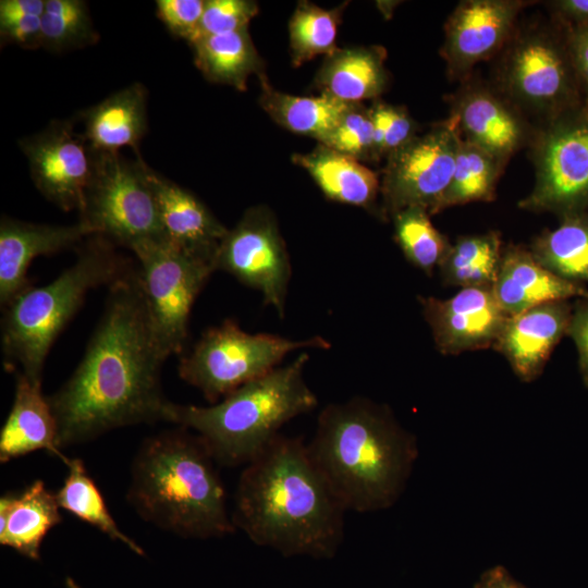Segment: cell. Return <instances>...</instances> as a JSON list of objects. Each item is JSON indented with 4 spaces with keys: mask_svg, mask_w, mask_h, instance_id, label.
I'll list each match as a JSON object with an SVG mask.
<instances>
[{
    "mask_svg": "<svg viewBox=\"0 0 588 588\" xmlns=\"http://www.w3.org/2000/svg\"><path fill=\"white\" fill-rule=\"evenodd\" d=\"M108 287L79 364L48 396L60 450L118 428L168 422L173 402L161 387L166 359L154 339L138 266L133 262Z\"/></svg>",
    "mask_w": 588,
    "mask_h": 588,
    "instance_id": "6da1fadb",
    "label": "cell"
},
{
    "mask_svg": "<svg viewBox=\"0 0 588 588\" xmlns=\"http://www.w3.org/2000/svg\"><path fill=\"white\" fill-rule=\"evenodd\" d=\"M346 512L307 443L280 433L245 465L231 516L259 547L285 558L331 559L344 539Z\"/></svg>",
    "mask_w": 588,
    "mask_h": 588,
    "instance_id": "7a4b0ae2",
    "label": "cell"
},
{
    "mask_svg": "<svg viewBox=\"0 0 588 588\" xmlns=\"http://www.w3.org/2000/svg\"><path fill=\"white\" fill-rule=\"evenodd\" d=\"M307 446L343 507L357 513L394 505L418 457L416 437L390 407L364 396L326 405Z\"/></svg>",
    "mask_w": 588,
    "mask_h": 588,
    "instance_id": "3957f363",
    "label": "cell"
},
{
    "mask_svg": "<svg viewBox=\"0 0 588 588\" xmlns=\"http://www.w3.org/2000/svg\"><path fill=\"white\" fill-rule=\"evenodd\" d=\"M205 440L177 426L147 438L132 466L127 500L139 516L184 538L210 539L236 528Z\"/></svg>",
    "mask_w": 588,
    "mask_h": 588,
    "instance_id": "277c9868",
    "label": "cell"
},
{
    "mask_svg": "<svg viewBox=\"0 0 588 588\" xmlns=\"http://www.w3.org/2000/svg\"><path fill=\"white\" fill-rule=\"evenodd\" d=\"M308 360V353L302 352L208 406L172 403L168 422L200 436L218 464L246 465L285 424L317 407V395L305 378Z\"/></svg>",
    "mask_w": 588,
    "mask_h": 588,
    "instance_id": "5b68a950",
    "label": "cell"
},
{
    "mask_svg": "<svg viewBox=\"0 0 588 588\" xmlns=\"http://www.w3.org/2000/svg\"><path fill=\"white\" fill-rule=\"evenodd\" d=\"M117 247L100 234L88 236L75 248V261L53 281L30 286L2 309L1 347L8 369L41 383L51 346L89 291L110 286L133 264Z\"/></svg>",
    "mask_w": 588,
    "mask_h": 588,
    "instance_id": "8992f818",
    "label": "cell"
},
{
    "mask_svg": "<svg viewBox=\"0 0 588 588\" xmlns=\"http://www.w3.org/2000/svg\"><path fill=\"white\" fill-rule=\"evenodd\" d=\"M329 341L315 335L293 340L271 333H248L232 319L207 329L179 364V376L217 403L240 387L278 368L292 352L328 350Z\"/></svg>",
    "mask_w": 588,
    "mask_h": 588,
    "instance_id": "52a82bcc",
    "label": "cell"
},
{
    "mask_svg": "<svg viewBox=\"0 0 588 588\" xmlns=\"http://www.w3.org/2000/svg\"><path fill=\"white\" fill-rule=\"evenodd\" d=\"M155 342L167 360L185 350L192 307L217 271L213 260L185 252L164 237L134 245Z\"/></svg>",
    "mask_w": 588,
    "mask_h": 588,
    "instance_id": "ba28073f",
    "label": "cell"
},
{
    "mask_svg": "<svg viewBox=\"0 0 588 588\" xmlns=\"http://www.w3.org/2000/svg\"><path fill=\"white\" fill-rule=\"evenodd\" d=\"M79 220L130 250L140 242L164 237L140 156L130 161L119 152L94 151V174Z\"/></svg>",
    "mask_w": 588,
    "mask_h": 588,
    "instance_id": "9c48e42d",
    "label": "cell"
},
{
    "mask_svg": "<svg viewBox=\"0 0 588 588\" xmlns=\"http://www.w3.org/2000/svg\"><path fill=\"white\" fill-rule=\"evenodd\" d=\"M461 139L452 118L389 154L380 182L382 213L392 217L411 207L440 212Z\"/></svg>",
    "mask_w": 588,
    "mask_h": 588,
    "instance_id": "30bf717a",
    "label": "cell"
},
{
    "mask_svg": "<svg viewBox=\"0 0 588 588\" xmlns=\"http://www.w3.org/2000/svg\"><path fill=\"white\" fill-rule=\"evenodd\" d=\"M216 269L258 291L280 318L292 275L290 256L275 216L266 206L248 208L219 244Z\"/></svg>",
    "mask_w": 588,
    "mask_h": 588,
    "instance_id": "8fae6325",
    "label": "cell"
},
{
    "mask_svg": "<svg viewBox=\"0 0 588 588\" xmlns=\"http://www.w3.org/2000/svg\"><path fill=\"white\" fill-rule=\"evenodd\" d=\"M563 216L588 210V114L552 126L537 154L532 192L519 204Z\"/></svg>",
    "mask_w": 588,
    "mask_h": 588,
    "instance_id": "7c38bea8",
    "label": "cell"
},
{
    "mask_svg": "<svg viewBox=\"0 0 588 588\" xmlns=\"http://www.w3.org/2000/svg\"><path fill=\"white\" fill-rule=\"evenodd\" d=\"M38 192L63 211L83 210L94 174V151L70 120H53L20 139Z\"/></svg>",
    "mask_w": 588,
    "mask_h": 588,
    "instance_id": "4fadbf2b",
    "label": "cell"
},
{
    "mask_svg": "<svg viewBox=\"0 0 588 588\" xmlns=\"http://www.w3.org/2000/svg\"><path fill=\"white\" fill-rule=\"evenodd\" d=\"M437 348L444 355L494 346L509 315L492 287H464L449 298H420Z\"/></svg>",
    "mask_w": 588,
    "mask_h": 588,
    "instance_id": "5bb4252c",
    "label": "cell"
},
{
    "mask_svg": "<svg viewBox=\"0 0 588 588\" xmlns=\"http://www.w3.org/2000/svg\"><path fill=\"white\" fill-rule=\"evenodd\" d=\"M505 83L525 103L558 111L571 106L578 82L566 49L546 35H531L518 41L505 66Z\"/></svg>",
    "mask_w": 588,
    "mask_h": 588,
    "instance_id": "9a60e30c",
    "label": "cell"
},
{
    "mask_svg": "<svg viewBox=\"0 0 588 588\" xmlns=\"http://www.w3.org/2000/svg\"><path fill=\"white\" fill-rule=\"evenodd\" d=\"M94 230L83 221L71 225L32 223L3 215L0 220V306L33 286L27 271L38 256L76 248Z\"/></svg>",
    "mask_w": 588,
    "mask_h": 588,
    "instance_id": "2e32d148",
    "label": "cell"
},
{
    "mask_svg": "<svg viewBox=\"0 0 588 588\" xmlns=\"http://www.w3.org/2000/svg\"><path fill=\"white\" fill-rule=\"evenodd\" d=\"M520 2L467 0L445 25L443 54L453 72H463L498 51L509 38Z\"/></svg>",
    "mask_w": 588,
    "mask_h": 588,
    "instance_id": "e0dca14e",
    "label": "cell"
},
{
    "mask_svg": "<svg viewBox=\"0 0 588 588\" xmlns=\"http://www.w3.org/2000/svg\"><path fill=\"white\" fill-rule=\"evenodd\" d=\"M159 220L167 241L194 255L213 260L228 230L192 192L167 179L144 161Z\"/></svg>",
    "mask_w": 588,
    "mask_h": 588,
    "instance_id": "ac0fdd59",
    "label": "cell"
},
{
    "mask_svg": "<svg viewBox=\"0 0 588 588\" xmlns=\"http://www.w3.org/2000/svg\"><path fill=\"white\" fill-rule=\"evenodd\" d=\"M572 306L568 301L543 304L510 316L494 348L524 382L542 372L553 350L566 335Z\"/></svg>",
    "mask_w": 588,
    "mask_h": 588,
    "instance_id": "d6986e66",
    "label": "cell"
},
{
    "mask_svg": "<svg viewBox=\"0 0 588 588\" xmlns=\"http://www.w3.org/2000/svg\"><path fill=\"white\" fill-rule=\"evenodd\" d=\"M492 291L509 316L548 303L588 298L587 287L556 277L530 250L516 246L503 252Z\"/></svg>",
    "mask_w": 588,
    "mask_h": 588,
    "instance_id": "ffe728a7",
    "label": "cell"
},
{
    "mask_svg": "<svg viewBox=\"0 0 588 588\" xmlns=\"http://www.w3.org/2000/svg\"><path fill=\"white\" fill-rule=\"evenodd\" d=\"M38 450H46L63 462L68 458L58 445L56 417L41 383L15 372L13 404L0 431V462Z\"/></svg>",
    "mask_w": 588,
    "mask_h": 588,
    "instance_id": "44dd1931",
    "label": "cell"
},
{
    "mask_svg": "<svg viewBox=\"0 0 588 588\" xmlns=\"http://www.w3.org/2000/svg\"><path fill=\"white\" fill-rule=\"evenodd\" d=\"M85 139L96 152H118L128 146L137 156L147 133V89L133 83L81 113Z\"/></svg>",
    "mask_w": 588,
    "mask_h": 588,
    "instance_id": "7402d4cb",
    "label": "cell"
},
{
    "mask_svg": "<svg viewBox=\"0 0 588 588\" xmlns=\"http://www.w3.org/2000/svg\"><path fill=\"white\" fill-rule=\"evenodd\" d=\"M56 494L35 480L20 494L0 499V543L30 559H40L41 543L62 520Z\"/></svg>",
    "mask_w": 588,
    "mask_h": 588,
    "instance_id": "603a6c76",
    "label": "cell"
},
{
    "mask_svg": "<svg viewBox=\"0 0 588 588\" xmlns=\"http://www.w3.org/2000/svg\"><path fill=\"white\" fill-rule=\"evenodd\" d=\"M327 198L365 209H373L380 194L378 175L359 160L319 144L307 154H295Z\"/></svg>",
    "mask_w": 588,
    "mask_h": 588,
    "instance_id": "cb8c5ba5",
    "label": "cell"
},
{
    "mask_svg": "<svg viewBox=\"0 0 588 588\" xmlns=\"http://www.w3.org/2000/svg\"><path fill=\"white\" fill-rule=\"evenodd\" d=\"M384 58L379 47L338 49L326 57L316 85L322 95L346 103L376 98L387 85Z\"/></svg>",
    "mask_w": 588,
    "mask_h": 588,
    "instance_id": "d4e9b609",
    "label": "cell"
},
{
    "mask_svg": "<svg viewBox=\"0 0 588 588\" xmlns=\"http://www.w3.org/2000/svg\"><path fill=\"white\" fill-rule=\"evenodd\" d=\"M466 142L499 160L522 144L523 127L504 102L487 90H474L460 101L453 117Z\"/></svg>",
    "mask_w": 588,
    "mask_h": 588,
    "instance_id": "484cf974",
    "label": "cell"
},
{
    "mask_svg": "<svg viewBox=\"0 0 588 588\" xmlns=\"http://www.w3.org/2000/svg\"><path fill=\"white\" fill-rule=\"evenodd\" d=\"M189 45L195 65L212 83L244 91L252 74L264 75V63L248 28L203 37Z\"/></svg>",
    "mask_w": 588,
    "mask_h": 588,
    "instance_id": "4316f807",
    "label": "cell"
},
{
    "mask_svg": "<svg viewBox=\"0 0 588 588\" xmlns=\"http://www.w3.org/2000/svg\"><path fill=\"white\" fill-rule=\"evenodd\" d=\"M259 103L282 127L316 138L328 135L355 103H346L327 95L294 96L273 89L265 74L260 76Z\"/></svg>",
    "mask_w": 588,
    "mask_h": 588,
    "instance_id": "83f0119b",
    "label": "cell"
},
{
    "mask_svg": "<svg viewBox=\"0 0 588 588\" xmlns=\"http://www.w3.org/2000/svg\"><path fill=\"white\" fill-rule=\"evenodd\" d=\"M531 254L547 270L571 283L588 285V210L562 217L532 244Z\"/></svg>",
    "mask_w": 588,
    "mask_h": 588,
    "instance_id": "f1b7e54d",
    "label": "cell"
},
{
    "mask_svg": "<svg viewBox=\"0 0 588 588\" xmlns=\"http://www.w3.org/2000/svg\"><path fill=\"white\" fill-rule=\"evenodd\" d=\"M64 463L68 475L56 493L60 509L96 527L112 540L123 543L134 553L145 555L143 548L125 535L115 523L84 462L68 457Z\"/></svg>",
    "mask_w": 588,
    "mask_h": 588,
    "instance_id": "f546056e",
    "label": "cell"
},
{
    "mask_svg": "<svg viewBox=\"0 0 588 588\" xmlns=\"http://www.w3.org/2000/svg\"><path fill=\"white\" fill-rule=\"evenodd\" d=\"M503 252L497 232L462 237L450 245L441 261V277L446 284L461 289L492 287Z\"/></svg>",
    "mask_w": 588,
    "mask_h": 588,
    "instance_id": "4dcf8cb0",
    "label": "cell"
},
{
    "mask_svg": "<svg viewBox=\"0 0 588 588\" xmlns=\"http://www.w3.org/2000/svg\"><path fill=\"white\" fill-rule=\"evenodd\" d=\"M500 161L483 149L461 139L441 211L451 206L492 200L500 173Z\"/></svg>",
    "mask_w": 588,
    "mask_h": 588,
    "instance_id": "1f68e13d",
    "label": "cell"
},
{
    "mask_svg": "<svg viewBox=\"0 0 588 588\" xmlns=\"http://www.w3.org/2000/svg\"><path fill=\"white\" fill-rule=\"evenodd\" d=\"M340 9L326 10L314 3L302 1L295 9L290 24V48L295 66L335 52Z\"/></svg>",
    "mask_w": 588,
    "mask_h": 588,
    "instance_id": "d6a6232c",
    "label": "cell"
},
{
    "mask_svg": "<svg viewBox=\"0 0 588 588\" xmlns=\"http://www.w3.org/2000/svg\"><path fill=\"white\" fill-rule=\"evenodd\" d=\"M41 28L42 48L51 52L81 49L99 40L83 0H46Z\"/></svg>",
    "mask_w": 588,
    "mask_h": 588,
    "instance_id": "836d02e7",
    "label": "cell"
},
{
    "mask_svg": "<svg viewBox=\"0 0 588 588\" xmlns=\"http://www.w3.org/2000/svg\"><path fill=\"white\" fill-rule=\"evenodd\" d=\"M395 240L406 259L427 274L439 268L450 244L434 228L430 215L421 208L411 207L392 217Z\"/></svg>",
    "mask_w": 588,
    "mask_h": 588,
    "instance_id": "e575fe53",
    "label": "cell"
},
{
    "mask_svg": "<svg viewBox=\"0 0 588 588\" xmlns=\"http://www.w3.org/2000/svg\"><path fill=\"white\" fill-rule=\"evenodd\" d=\"M319 144L357 160L376 157L370 109L353 105Z\"/></svg>",
    "mask_w": 588,
    "mask_h": 588,
    "instance_id": "d590c367",
    "label": "cell"
},
{
    "mask_svg": "<svg viewBox=\"0 0 588 588\" xmlns=\"http://www.w3.org/2000/svg\"><path fill=\"white\" fill-rule=\"evenodd\" d=\"M258 13V5L250 0H205L204 12L193 39L233 33L248 28Z\"/></svg>",
    "mask_w": 588,
    "mask_h": 588,
    "instance_id": "8d00e7d4",
    "label": "cell"
},
{
    "mask_svg": "<svg viewBox=\"0 0 588 588\" xmlns=\"http://www.w3.org/2000/svg\"><path fill=\"white\" fill-rule=\"evenodd\" d=\"M376 156L391 154L414 138V125L406 112L384 103L370 109Z\"/></svg>",
    "mask_w": 588,
    "mask_h": 588,
    "instance_id": "74e56055",
    "label": "cell"
},
{
    "mask_svg": "<svg viewBox=\"0 0 588 588\" xmlns=\"http://www.w3.org/2000/svg\"><path fill=\"white\" fill-rule=\"evenodd\" d=\"M156 8L168 30L189 42L197 32L205 0H157Z\"/></svg>",
    "mask_w": 588,
    "mask_h": 588,
    "instance_id": "f35d334b",
    "label": "cell"
},
{
    "mask_svg": "<svg viewBox=\"0 0 588 588\" xmlns=\"http://www.w3.org/2000/svg\"><path fill=\"white\" fill-rule=\"evenodd\" d=\"M1 46L13 44L23 49L42 48L41 16H27L0 25Z\"/></svg>",
    "mask_w": 588,
    "mask_h": 588,
    "instance_id": "ab89813d",
    "label": "cell"
},
{
    "mask_svg": "<svg viewBox=\"0 0 588 588\" xmlns=\"http://www.w3.org/2000/svg\"><path fill=\"white\" fill-rule=\"evenodd\" d=\"M566 335L576 346L580 375L588 387V298H580L572 310Z\"/></svg>",
    "mask_w": 588,
    "mask_h": 588,
    "instance_id": "60d3db41",
    "label": "cell"
},
{
    "mask_svg": "<svg viewBox=\"0 0 588 588\" xmlns=\"http://www.w3.org/2000/svg\"><path fill=\"white\" fill-rule=\"evenodd\" d=\"M566 48L578 82L587 94L588 103V25H574Z\"/></svg>",
    "mask_w": 588,
    "mask_h": 588,
    "instance_id": "b9f144b4",
    "label": "cell"
},
{
    "mask_svg": "<svg viewBox=\"0 0 588 588\" xmlns=\"http://www.w3.org/2000/svg\"><path fill=\"white\" fill-rule=\"evenodd\" d=\"M45 7L46 0H1L0 25L27 16H41Z\"/></svg>",
    "mask_w": 588,
    "mask_h": 588,
    "instance_id": "7bdbcfd3",
    "label": "cell"
},
{
    "mask_svg": "<svg viewBox=\"0 0 588 588\" xmlns=\"http://www.w3.org/2000/svg\"><path fill=\"white\" fill-rule=\"evenodd\" d=\"M474 588H527L512 577L509 571L501 565L493 566L483 572Z\"/></svg>",
    "mask_w": 588,
    "mask_h": 588,
    "instance_id": "ee69618b",
    "label": "cell"
},
{
    "mask_svg": "<svg viewBox=\"0 0 588 588\" xmlns=\"http://www.w3.org/2000/svg\"><path fill=\"white\" fill-rule=\"evenodd\" d=\"M553 3L558 12L574 25H588V0H560Z\"/></svg>",
    "mask_w": 588,
    "mask_h": 588,
    "instance_id": "f6af8a7d",
    "label": "cell"
},
{
    "mask_svg": "<svg viewBox=\"0 0 588 588\" xmlns=\"http://www.w3.org/2000/svg\"><path fill=\"white\" fill-rule=\"evenodd\" d=\"M64 588H81L79 585L71 577L65 579Z\"/></svg>",
    "mask_w": 588,
    "mask_h": 588,
    "instance_id": "bcb514c9",
    "label": "cell"
},
{
    "mask_svg": "<svg viewBox=\"0 0 588 588\" xmlns=\"http://www.w3.org/2000/svg\"><path fill=\"white\" fill-rule=\"evenodd\" d=\"M585 112L588 114V103H587V107L585 109Z\"/></svg>",
    "mask_w": 588,
    "mask_h": 588,
    "instance_id": "7dc6e473",
    "label": "cell"
}]
</instances>
